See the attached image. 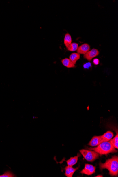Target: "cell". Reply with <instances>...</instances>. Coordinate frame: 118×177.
I'll use <instances>...</instances> for the list:
<instances>
[{
  "label": "cell",
  "instance_id": "1",
  "mask_svg": "<svg viewBox=\"0 0 118 177\" xmlns=\"http://www.w3.org/2000/svg\"><path fill=\"white\" fill-rule=\"evenodd\" d=\"M101 170L107 169L109 172V174L111 176H117L118 174V156H113L111 159H108L104 163L100 162L99 163Z\"/></svg>",
  "mask_w": 118,
  "mask_h": 177
},
{
  "label": "cell",
  "instance_id": "2",
  "mask_svg": "<svg viewBox=\"0 0 118 177\" xmlns=\"http://www.w3.org/2000/svg\"><path fill=\"white\" fill-rule=\"evenodd\" d=\"M89 150L94 151L101 156L107 155L110 153L117 152L116 148L110 141L104 142L100 144L96 148H89Z\"/></svg>",
  "mask_w": 118,
  "mask_h": 177
},
{
  "label": "cell",
  "instance_id": "3",
  "mask_svg": "<svg viewBox=\"0 0 118 177\" xmlns=\"http://www.w3.org/2000/svg\"><path fill=\"white\" fill-rule=\"evenodd\" d=\"M80 152L82 154L83 157L89 162H93L98 159L100 154L95 151L89 150L85 149H82L80 150Z\"/></svg>",
  "mask_w": 118,
  "mask_h": 177
},
{
  "label": "cell",
  "instance_id": "4",
  "mask_svg": "<svg viewBox=\"0 0 118 177\" xmlns=\"http://www.w3.org/2000/svg\"><path fill=\"white\" fill-rule=\"evenodd\" d=\"M96 167L91 164H85L84 168L81 171L80 173L88 175H91L95 172Z\"/></svg>",
  "mask_w": 118,
  "mask_h": 177
},
{
  "label": "cell",
  "instance_id": "5",
  "mask_svg": "<svg viewBox=\"0 0 118 177\" xmlns=\"http://www.w3.org/2000/svg\"><path fill=\"white\" fill-rule=\"evenodd\" d=\"M100 53L98 50L95 49H93L92 50L89 51L85 54L84 55V58L88 61H91L93 58L98 56Z\"/></svg>",
  "mask_w": 118,
  "mask_h": 177
},
{
  "label": "cell",
  "instance_id": "6",
  "mask_svg": "<svg viewBox=\"0 0 118 177\" xmlns=\"http://www.w3.org/2000/svg\"><path fill=\"white\" fill-rule=\"evenodd\" d=\"M90 50V47L87 44H84L78 47L77 53L79 54L85 55Z\"/></svg>",
  "mask_w": 118,
  "mask_h": 177
},
{
  "label": "cell",
  "instance_id": "7",
  "mask_svg": "<svg viewBox=\"0 0 118 177\" xmlns=\"http://www.w3.org/2000/svg\"><path fill=\"white\" fill-rule=\"evenodd\" d=\"M114 136V134L111 131H108L105 133L103 135L101 136L102 143L104 142H107L110 140Z\"/></svg>",
  "mask_w": 118,
  "mask_h": 177
},
{
  "label": "cell",
  "instance_id": "8",
  "mask_svg": "<svg viewBox=\"0 0 118 177\" xmlns=\"http://www.w3.org/2000/svg\"><path fill=\"white\" fill-rule=\"evenodd\" d=\"M78 167L76 168H74L68 165L65 167V175L67 177H72L73 176L74 173L78 170Z\"/></svg>",
  "mask_w": 118,
  "mask_h": 177
},
{
  "label": "cell",
  "instance_id": "9",
  "mask_svg": "<svg viewBox=\"0 0 118 177\" xmlns=\"http://www.w3.org/2000/svg\"><path fill=\"white\" fill-rule=\"evenodd\" d=\"M102 143L101 136H94L89 143V145L92 147L98 146Z\"/></svg>",
  "mask_w": 118,
  "mask_h": 177
},
{
  "label": "cell",
  "instance_id": "10",
  "mask_svg": "<svg viewBox=\"0 0 118 177\" xmlns=\"http://www.w3.org/2000/svg\"><path fill=\"white\" fill-rule=\"evenodd\" d=\"M80 156V154H78V155L75 156L74 157H70V159L66 161L68 165L72 167L75 164H76L78 162V158Z\"/></svg>",
  "mask_w": 118,
  "mask_h": 177
},
{
  "label": "cell",
  "instance_id": "11",
  "mask_svg": "<svg viewBox=\"0 0 118 177\" xmlns=\"http://www.w3.org/2000/svg\"><path fill=\"white\" fill-rule=\"evenodd\" d=\"M61 62L63 65L68 68H74L75 67V65L68 58H65L62 59Z\"/></svg>",
  "mask_w": 118,
  "mask_h": 177
},
{
  "label": "cell",
  "instance_id": "12",
  "mask_svg": "<svg viewBox=\"0 0 118 177\" xmlns=\"http://www.w3.org/2000/svg\"><path fill=\"white\" fill-rule=\"evenodd\" d=\"M80 55L78 53H73L70 55V59L74 64H76V62L80 59Z\"/></svg>",
  "mask_w": 118,
  "mask_h": 177
},
{
  "label": "cell",
  "instance_id": "13",
  "mask_svg": "<svg viewBox=\"0 0 118 177\" xmlns=\"http://www.w3.org/2000/svg\"><path fill=\"white\" fill-rule=\"evenodd\" d=\"M72 37L70 34L67 33L64 37V43L67 48L72 43Z\"/></svg>",
  "mask_w": 118,
  "mask_h": 177
},
{
  "label": "cell",
  "instance_id": "14",
  "mask_svg": "<svg viewBox=\"0 0 118 177\" xmlns=\"http://www.w3.org/2000/svg\"><path fill=\"white\" fill-rule=\"evenodd\" d=\"M78 44L76 43H71L68 47H67L68 50L70 51H75L78 49Z\"/></svg>",
  "mask_w": 118,
  "mask_h": 177
},
{
  "label": "cell",
  "instance_id": "15",
  "mask_svg": "<svg viewBox=\"0 0 118 177\" xmlns=\"http://www.w3.org/2000/svg\"><path fill=\"white\" fill-rule=\"evenodd\" d=\"M110 143L114 147V148L116 149H118V133H117V134L115 137L113 139H111L110 140Z\"/></svg>",
  "mask_w": 118,
  "mask_h": 177
},
{
  "label": "cell",
  "instance_id": "16",
  "mask_svg": "<svg viewBox=\"0 0 118 177\" xmlns=\"http://www.w3.org/2000/svg\"><path fill=\"white\" fill-rule=\"evenodd\" d=\"M15 175L10 171H7L4 172L3 175H0V177H15Z\"/></svg>",
  "mask_w": 118,
  "mask_h": 177
},
{
  "label": "cell",
  "instance_id": "17",
  "mask_svg": "<svg viewBox=\"0 0 118 177\" xmlns=\"http://www.w3.org/2000/svg\"><path fill=\"white\" fill-rule=\"evenodd\" d=\"M92 67V64L90 62L86 63L83 65V67L85 69H89Z\"/></svg>",
  "mask_w": 118,
  "mask_h": 177
},
{
  "label": "cell",
  "instance_id": "18",
  "mask_svg": "<svg viewBox=\"0 0 118 177\" xmlns=\"http://www.w3.org/2000/svg\"><path fill=\"white\" fill-rule=\"evenodd\" d=\"M93 64L95 65H98L99 64H100V60L97 58H95L93 59Z\"/></svg>",
  "mask_w": 118,
  "mask_h": 177
},
{
  "label": "cell",
  "instance_id": "19",
  "mask_svg": "<svg viewBox=\"0 0 118 177\" xmlns=\"http://www.w3.org/2000/svg\"><path fill=\"white\" fill-rule=\"evenodd\" d=\"M96 177H103V175H97V176H96Z\"/></svg>",
  "mask_w": 118,
  "mask_h": 177
}]
</instances>
